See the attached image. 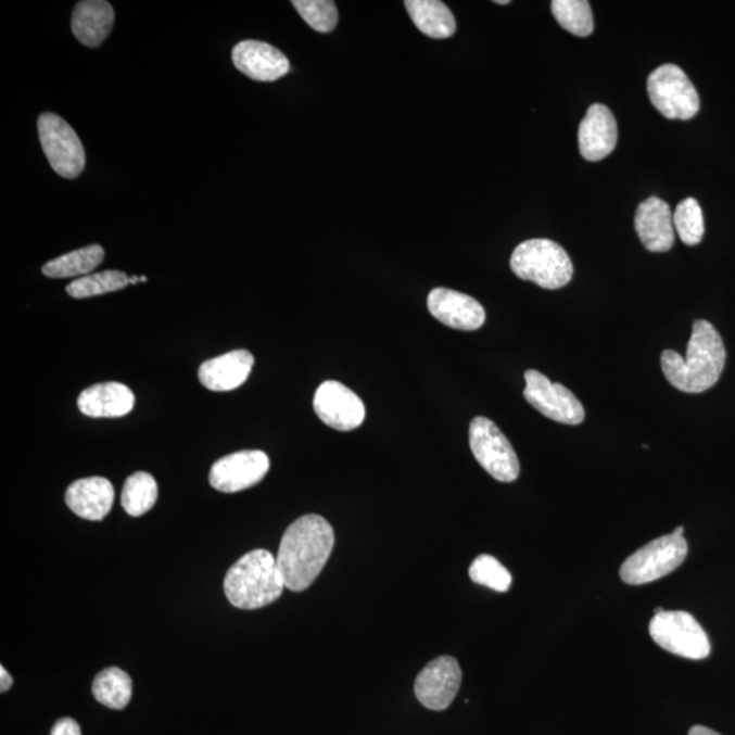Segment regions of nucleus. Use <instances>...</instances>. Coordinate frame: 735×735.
Segmentation results:
<instances>
[{
  "label": "nucleus",
  "instance_id": "nucleus-13",
  "mask_svg": "<svg viewBox=\"0 0 735 735\" xmlns=\"http://www.w3.org/2000/svg\"><path fill=\"white\" fill-rule=\"evenodd\" d=\"M462 683V670L453 657H439L417 675L415 694L423 707L443 711L454 701Z\"/></svg>",
  "mask_w": 735,
  "mask_h": 735
},
{
  "label": "nucleus",
  "instance_id": "nucleus-29",
  "mask_svg": "<svg viewBox=\"0 0 735 735\" xmlns=\"http://www.w3.org/2000/svg\"><path fill=\"white\" fill-rule=\"evenodd\" d=\"M469 575L474 583L495 590L497 593L508 592L512 584L511 573L491 555L477 557L470 566Z\"/></svg>",
  "mask_w": 735,
  "mask_h": 735
},
{
  "label": "nucleus",
  "instance_id": "nucleus-32",
  "mask_svg": "<svg viewBox=\"0 0 735 735\" xmlns=\"http://www.w3.org/2000/svg\"><path fill=\"white\" fill-rule=\"evenodd\" d=\"M0 679H2V683H0V690L7 692L10 688H12L13 685L12 675H10L7 672V669H4L3 667L0 668Z\"/></svg>",
  "mask_w": 735,
  "mask_h": 735
},
{
  "label": "nucleus",
  "instance_id": "nucleus-5",
  "mask_svg": "<svg viewBox=\"0 0 735 735\" xmlns=\"http://www.w3.org/2000/svg\"><path fill=\"white\" fill-rule=\"evenodd\" d=\"M686 556L688 542L684 536L663 535L628 557L620 568V576L631 586L656 582L677 570Z\"/></svg>",
  "mask_w": 735,
  "mask_h": 735
},
{
  "label": "nucleus",
  "instance_id": "nucleus-3",
  "mask_svg": "<svg viewBox=\"0 0 735 735\" xmlns=\"http://www.w3.org/2000/svg\"><path fill=\"white\" fill-rule=\"evenodd\" d=\"M286 582L270 552L256 549L235 562L225 576L224 590L238 609L255 610L276 603Z\"/></svg>",
  "mask_w": 735,
  "mask_h": 735
},
{
  "label": "nucleus",
  "instance_id": "nucleus-26",
  "mask_svg": "<svg viewBox=\"0 0 735 735\" xmlns=\"http://www.w3.org/2000/svg\"><path fill=\"white\" fill-rule=\"evenodd\" d=\"M552 13L562 29L578 37L593 34L594 18L592 8L586 0H555Z\"/></svg>",
  "mask_w": 735,
  "mask_h": 735
},
{
  "label": "nucleus",
  "instance_id": "nucleus-23",
  "mask_svg": "<svg viewBox=\"0 0 735 735\" xmlns=\"http://www.w3.org/2000/svg\"><path fill=\"white\" fill-rule=\"evenodd\" d=\"M104 256L103 246L88 245L46 263L42 274L50 278L86 277L103 263Z\"/></svg>",
  "mask_w": 735,
  "mask_h": 735
},
{
  "label": "nucleus",
  "instance_id": "nucleus-1",
  "mask_svg": "<svg viewBox=\"0 0 735 735\" xmlns=\"http://www.w3.org/2000/svg\"><path fill=\"white\" fill-rule=\"evenodd\" d=\"M331 524L319 515H304L283 533L277 565L291 592L307 590L324 571L334 549Z\"/></svg>",
  "mask_w": 735,
  "mask_h": 735
},
{
  "label": "nucleus",
  "instance_id": "nucleus-37",
  "mask_svg": "<svg viewBox=\"0 0 735 735\" xmlns=\"http://www.w3.org/2000/svg\"><path fill=\"white\" fill-rule=\"evenodd\" d=\"M495 3H497V4H509L511 2H509V0H496Z\"/></svg>",
  "mask_w": 735,
  "mask_h": 735
},
{
  "label": "nucleus",
  "instance_id": "nucleus-17",
  "mask_svg": "<svg viewBox=\"0 0 735 735\" xmlns=\"http://www.w3.org/2000/svg\"><path fill=\"white\" fill-rule=\"evenodd\" d=\"M635 229L643 245L651 252H667L673 249L675 235L673 213L667 202L648 198L638 205Z\"/></svg>",
  "mask_w": 735,
  "mask_h": 735
},
{
  "label": "nucleus",
  "instance_id": "nucleus-21",
  "mask_svg": "<svg viewBox=\"0 0 735 735\" xmlns=\"http://www.w3.org/2000/svg\"><path fill=\"white\" fill-rule=\"evenodd\" d=\"M115 23V12L104 0H84L74 9L72 29L79 42L96 48L105 41Z\"/></svg>",
  "mask_w": 735,
  "mask_h": 735
},
{
  "label": "nucleus",
  "instance_id": "nucleus-28",
  "mask_svg": "<svg viewBox=\"0 0 735 735\" xmlns=\"http://www.w3.org/2000/svg\"><path fill=\"white\" fill-rule=\"evenodd\" d=\"M673 224L683 243L690 246L699 244L706 230L699 202L694 198L681 202L673 214Z\"/></svg>",
  "mask_w": 735,
  "mask_h": 735
},
{
  "label": "nucleus",
  "instance_id": "nucleus-2",
  "mask_svg": "<svg viewBox=\"0 0 735 735\" xmlns=\"http://www.w3.org/2000/svg\"><path fill=\"white\" fill-rule=\"evenodd\" d=\"M724 363L726 349L722 337L707 320L695 321L685 358L674 351H664L661 356L669 383L688 394L710 390L721 378Z\"/></svg>",
  "mask_w": 735,
  "mask_h": 735
},
{
  "label": "nucleus",
  "instance_id": "nucleus-10",
  "mask_svg": "<svg viewBox=\"0 0 735 735\" xmlns=\"http://www.w3.org/2000/svg\"><path fill=\"white\" fill-rule=\"evenodd\" d=\"M524 398L541 415L556 422L567 423V426H578L583 422V405L565 385L552 383L545 375L534 369L524 373Z\"/></svg>",
  "mask_w": 735,
  "mask_h": 735
},
{
  "label": "nucleus",
  "instance_id": "nucleus-30",
  "mask_svg": "<svg viewBox=\"0 0 735 735\" xmlns=\"http://www.w3.org/2000/svg\"><path fill=\"white\" fill-rule=\"evenodd\" d=\"M294 9L311 28L319 34H330L338 24V10L330 0H293Z\"/></svg>",
  "mask_w": 735,
  "mask_h": 735
},
{
  "label": "nucleus",
  "instance_id": "nucleus-6",
  "mask_svg": "<svg viewBox=\"0 0 735 735\" xmlns=\"http://www.w3.org/2000/svg\"><path fill=\"white\" fill-rule=\"evenodd\" d=\"M648 98L667 119L689 121L700 110L699 94L688 75L675 64L654 69L647 80Z\"/></svg>",
  "mask_w": 735,
  "mask_h": 735
},
{
  "label": "nucleus",
  "instance_id": "nucleus-9",
  "mask_svg": "<svg viewBox=\"0 0 735 735\" xmlns=\"http://www.w3.org/2000/svg\"><path fill=\"white\" fill-rule=\"evenodd\" d=\"M42 150L52 169L64 179L83 174L86 155L83 142L68 123L55 114H42L37 122Z\"/></svg>",
  "mask_w": 735,
  "mask_h": 735
},
{
  "label": "nucleus",
  "instance_id": "nucleus-11",
  "mask_svg": "<svg viewBox=\"0 0 735 735\" xmlns=\"http://www.w3.org/2000/svg\"><path fill=\"white\" fill-rule=\"evenodd\" d=\"M270 470V459L263 451L245 449L224 456L212 466L211 485L224 493H236L259 484Z\"/></svg>",
  "mask_w": 735,
  "mask_h": 735
},
{
  "label": "nucleus",
  "instance_id": "nucleus-34",
  "mask_svg": "<svg viewBox=\"0 0 735 735\" xmlns=\"http://www.w3.org/2000/svg\"><path fill=\"white\" fill-rule=\"evenodd\" d=\"M684 531L685 529L683 528V525H680V528L675 529L672 534L674 536H684Z\"/></svg>",
  "mask_w": 735,
  "mask_h": 735
},
{
  "label": "nucleus",
  "instance_id": "nucleus-19",
  "mask_svg": "<svg viewBox=\"0 0 735 735\" xmlns=\"http://www.w3.org/2000/svg\"><path fill=\"white\" fill-rule=\"evenodd\" d=\"M115 490L103 477L73 482L66 492V504L79 518L103 520L114 506Z\"/></svg>",
  "mask_w": 735,
  "mask_h": 735
},
{
  "label": "nucleus",
  "instance_id": "nucleus-31",
  "mask_svg": "<svg viewBox=\"0 0 735 735\" xmlns=\"http://www.w3.org/2000/svg\"><path fill=\"white\" fill-rule=\"evenodd\" d=\"M51 735H83L77 722L72 718H62L52 727Z\"/></svg>",
  "mask_w": 735,
  "mask_h": 735
},
{
  "label": "nucleus",
  "instance_id": "nucleus-20",
  "mask_svg": "<svg viewBox=\"0 0 735 735\" xmlns=\"http://www.w3.org/2000/svg\"><path fill=\"white\" fill-rule=\"evenodd\" d=\"M136 405V395L127 385L116 382L91 385L80 393L78 407L93 418H117L128 415Z\"/></svg>",
  "mask_w": 735,
  "mask_h": 735
},
{
  "label": "nucleus",
  "instance_id": "nucleus-18",
  "mask_svg": "<svg viewBox=\"0 0 735 735\" xmlns=\"http://www.w3.org/2000/svg\"><path fill=\"white\" fill-rule=\"evenodd\" d=\"M255 358L249 351L239 349L203 363L198 372L200 382L207 390L225 393L239 389L249 379Z\"/></svg>",
  "mask_w": 735,
  "mask_h": 735
},
{
  "label": "nucleus",
  "instance_id": "nucleus-25",
  "mask_svg": "<svg viewBox=\"0 0 735 735\" xmlns=\"http://www.w3.org/2000/svg\"><path fill=\"white\" fill-rule=\"evenodd\" d=\"M159 498V485L154 477L138 471L128 477L122 492V506L130 517H142L154 507Z\"/></svg>",
  "mask_w": 735,
  "mask_h": 735
},
{
  "label": "nucleus",
  "instance_id": "nucleus-35",
  "mask_svg": "<svg viewBox=\"0 0 735 735\" xmlns=\"http://www.w3.org/2000/svg\"><path fill=\"white\" fill-rule=\"evenodd\" d=\"M138 282H141V280H139L138 277H131L130 278V286H134V283H138Z\"/></svg>",
  "mask_w": 735,
  "mask_h": 735
},
{
  "label": "nucleus",
  "instance_id": "nucleus-14",
  "mask_svg": "<svg viewBox=\"0 0 735 735\" xmlns=\"http://www.w3.org/2000/svg\"><path fill=\"white\" fill-rule=\"evenodd\" d=\"M428 309L440 324L455 330H479L486 318L484 307L476 299L445 288L429 293Z\"/></svg>",
  "mask_w": 735,
  "mask_h": 735
},
{
  "label": "nucleus",
  "instance_id": "nucleus-8",
  "mask_svg": "<svg viewBox=\"0 0 735 735\" xmlns=\"http://www.w3.org/2000/svg\"><path fill=\"white\" fill-rule=\"evenodd\" d=\"M470 448L477 462L500 482L518 479L520 465L517 453L500 428L490 418L476 417L470 423Z\"/></svg>",
  "mask_w": 735,
  "mask_h": 735
},
{
  "label": "nucleus",
  "instance_id": "nucleus-4",
  "mask_svg": "<svg viewBox=\"0 0 735 735\" xmlns=\"http://www.w3.org/2000/svg\"><path fill=\"white\" fill-rule=\"evenodd\" d=\"M512 271L520 280L555 291L570 283L573 266L565 249L547 239L519 244L511 256Z\"/></svg>",
  "mask_w": 735,
  "mask_h": 735
},
{
  "label": "nucleus",
  "instance_id": "nucleus-15",
  "mask_svg": "<svg viewBox=\"0 0 735 735\" xmlns=\"http://www.w3.org/2000/svg\"><path fill=\"white\" fill-rule=\"evenodd\" d=\"M232 61L239 72L257 83H274L291 69L289 59L267 42L245 40L233 48Z\"/></svg>",
  "mask_w": 735,
  "mask_h": 735
},
{
  "label": "nucleus",
  "instance_id": "nucleus-7",
  "mask_svg": "<svg viewBox=\"0 0 735 735\" xmlns=\"http://www.w3.org/2000/svg\"><path fill=\"white\" fill-rule=\"evenodd\" d=\"M650 636L663 650L674 656L700 661L710 656L711 645L705 630L686 611H667L654 616Z\"/></svg>",
  "mask_w": 735,
  "mask_h": 735
},
{
  "label": "nucleus",
  "instance_id": "nucleus-22",
  "mask_svg": "<svg viewBox=\"0 0 735 735\" xmlns=\"http://www.w3.org/2000/svg\"><path fill=\"white\" fill-rule=\"evenodd\" d=\"M405 8L421 34L432 39H448L456 31L451 10L439 0H406Z\"/></svg>",
  "mask_w": 735,
  "mask_h": 735
},
{
  "label": "nucleus",
  "instance_id": "nucleus-16",
  "mask_svg": "<svg viewBox=\"0 0 735 735\" xmlns=\"http://www.w3.org/2000/svg\"><path fill=\"white\" fill-rule=\"evenodd\" d=\"M579 150L587 161H600L613 152L619 131L613 114L603 104L590 106L579 127Z\"/></svg>",
  "mask_w": 735,
  "mask_h": 735
},
{
  "label": "nucleus",
  "instance_id": "nucleus-36",
  "mask_svg": "<svg viewBox=\"0 0 735 735\" xmlns=\"http://www.w3.org/2000/svg\"><path fill=\"white\" fill-rule=\"evenodd\" d=\"M663 611H664L663 608H657L656 610H654V616L661 614V613H663Z\"/></svg>",
  "mask_w": 735,
  "mask_h": 735
},
{
  "label": "nucleus",
  "instance_id": "nucleus-27",
  "mask_svg": "<svg viewBox=\"0 0 735 735\" xmlns=\"http://www.w3.org/2000/svg\"><path fill=\"white\" fill-rule=\"evenodd\" d=\"M128 286H130V278L125 273L106 270L78 278L69 283L67 293L73 299H88L122 291Z\"/></svg>",
  "mask_w": 735,
  "mask_h": 735
},
{
  "label": "nucleus",
  "instance_id": "nucleus-38",
  "mask_svg": "<svg viewBox=\"0 0 735 735\" xmlns=\"http://www.w3.org/2000/svg\"><path fill=\"white\" fill-rule=\"evenodd\" d=\"M139 280H141V282H147V281H148V278H147V277H141V278H139Z\"/></svg>",
  "mask_w": 735,
  "mask_h": 735
},
{
  "label": "nucleus",
  "instance_id": "nucleus-33",
  "mask_svg": "<svg viewBox=\"0 0 735 735\" xmlns=\"http://www.w3.org/2000/svg\"><path fill=\"white\" fill-rule=\"evenodd\" d=\"M688 735H721V734L713 732V730L705 726H694L689 730Z\"/></svg>",
  "mask_w": 735,
  "mask_h": 735
},
{
  "label": "nucleus",
  "instance_id": "nucleus-12",
  "mask_svg": "<svg viewBox=\"0 0 735 735\" xmlns=\"http://www.w3.org/2000/svg\"><path fill=\"white\" fill-rule=\"evenodd\" d=\"M314 409L321 421L335 431L349 432L364 422L365 406L345 384L327 380L316 390Z\"/></svg>",
  "mask_w": 735,
  "mask_h": 735
},
{
  "label": "nucleus",
  "instance_id": "nucleus-24",
  "mask_svg": "<svg viewBox=\"0 0 735 735\" xmlns=\"http://www.w3.org/2000/svg\"><path fill=\"white\" fill-rule=\"evenodd\" d=\"M91 692L101 705L112 710H123L131 700L132 681L119 668L105 669L93 681Z\"/></svg>",
  "mask_w": 735,
  "mask_h": 735
}]
</instances>
